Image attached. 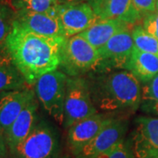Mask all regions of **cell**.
I'll list each match as a JSON object with an SVG mask.
<instances>
[{"mask_svg": "<svg viewBox=\"0 0 158 158\" xmlns=\"http://www.w3.org/2000/svg\"><path fill=\"white\" fill-rule=\"evenodd\" d=\"M65 40L62 36L34 34L15 24L6 47L27 84L32 86L41 76L59 68Z\"/></svg>", "mask_w": 158, "mask_h": 158, "instance_id": "cell-1", "label": "cell"}, {"mask_svg": "<svg viewBox=\"0 0 158 158\" xmlns=\"http://www.w3.org/2000/svg\"><path fill=\"white\" fill-rule=\"evenodd\" d=\"M86 78L91 99L98 113H129L140 106L141 83L129 70H93Z\"/></svg>", "mask_w": 158, "mask_h": 158, "instance_id": "cell-2", "label": "cell"}, {"mask_svg": "<svg viewBox=\"0 0 158 158\" xmlns=\"http://www.w3.org/2000/svg\"><path fill=\"white\" fill-rule=\"evenodd\" d=\"M60 150L58 129L48 120L40 118L29 135L10 153L13 158H59Z\"/></svg>", "mask_w": 158, "mask_h": 158, "instance_id": "cell-3", "label": "cell"}, {"mask_svg": "<svg viewBox=\"0 0 158 158\" xmlns=\"http://www.w3.org/2000/svg\"><path fill=\"white\" fill-rule=\"evenodd\" d=\"M99 53L80 34L66 38L58 69L68 77H84L95 70L99 63Z\"/></svg>", "mask_w": 158, "mask_h": 158, "instance_id": "cell-4", "label": "cell"}, {"mask_svg": "<svg viewBox=\"0 0 158 158\" xmlns=\"http://www.w3.org/2000/svg\"><path fill=\"white\" fill-rule=\"evenodd\" d=\"M68 77L57 69L41 76L34 85L37 99L51 118L62 126L64 120V100Z\"/></svg>", "mask_w": 158, "mask_h": 158, "instance_id": "cell-5", "label": "cell"}, {"mask_svg": "<svg viewBox=\"0 0 158 158\" xmlns=\"http://www.w3.org/2000/svg\"><path fill=\"white\" fill-rule=\"evenodd\" d=\"M98 113L92 102L90 86L85 77H69L64 100L63 127Z\"/></svg>", "mask_w": 158, "mask_h": 158, "instance_id": "cell-6", "label": "cell"}, {"mask_svg": "<svg viewBox=\"0 0 158 158\" xmlns=\"http://www.w3.org/2000/svg\"><path fill=\"white\" fill-rule=\"evenodd\" d=\"M131 27L114 34L98 50L100 61L95 70L106 69H126L135 43Z\"/></svg>", "mask_w": 158, "mask_h": 158, "instance_id": "cell-7", "label": "cell"}, {"mask_svg": "<svg viewBox=\"0 0 158 158\" xmlns=\"http://www.w3.org/2000/svg\"><path fill=\"white\" fill-rule=\"evenodd\" d=\"M129 127V121L127 117H113L91 141L86 144L76 158H96L102 153L122 141Z\"/></svg>", "mask_w": 158, "mask_h": 158, "instance_id": "cell-8", "label": "cell"}, {"mask_svg": "<svg viewBox=\"0 0 158 158\" xmlns=\"http://www.w3.org/2000/svg\"><path fill=\"white\" fill-rule=\"evenodd\" d=\"M56 15L66 38L83 33L98 19L89 2L60 4Z\"/></svg>", "mask_w": 158, "mask_h": 158, "instance_id": "cell-9", "label": "cell"}, {"mask_svg": "<svg viewBox=\"0 0 158 158\" xmlns=\"http://www.w3.org/2000/svg\"><path fill=\"white\" fill-rule=\"evenodd\" d=\"M131 142L135 158H158V118H136Z\"/></svg>", "mask_w": 158, "mask_h": 158, "instance_id": "cell-10", "label": "cell"}, {"mask_svg": "<svg viewBox=\"0 0 158 158\" xmlns=\"http://www.w3.org/2000/svg\"><path fill=\"white\" fill-rule=\"evenodd\" d=\"M112 118L106 113H97L70 126L67 133V143L74 156L88 144Z\"/></svg>", "mask_w": 158, "mask_h": 158, "instance_id": "cell-11", "label": "cell"}, {"mask_svg": "<svg viewBox=\"0 0 158 158\" xmlns=\"http://www.w3.org/2000/svg\"><path fill=\"white\" fill-rule=\"evenodd\" d=\"M35 98V91L29 87L0 92V133L2 135Z\"/></svg>", "mask_w": 158, "mask_h": 158, "instance_id": "cell-12", "label": "cell"}, {"mask_svg": "<svg viewBox=\"0 0 158 158\" xmlns=\"http://www.w3.org/2000/svg\"><path fill=\"white\" fill-rule=\"evenodd\" d=\"M38 109L39 100L35 98L23 109L13 123L3 134L10 152L29 135L38 123L40 119Z\"/></svg>", "mask_w": 158, "mask_h": 158, "instance_id": "cell-13", "label": "cell"}, {"mask_svg": "<svg viewBox=\"0 0 158 158\" xmlns=\"http://www.w3.org/2000/svg\"><path fill=\"white\" fill-rule=\"evenodd\" d=\"M15 24L34 34L48 37H65L60 20L53 12H16Z\"/></svg>", "mask_w": 158, "mask_h": 158, "instance_id": "cell-14", "label": "cell"}, {"mask_svg": "<svg viewBox=\"0 0 158 158\" xmlns=\"http://www.w3.org/2000/svg\"><path fill=\"white\" fill-rule=\"evenodd\" d=\"M91 6L98 19H118L132 26L141 19L132 0H98Z\"/></svg>", "mask_w": 158, "mask_h": 158, "instance_id": "cell-15", "label": "cell"}, {"mask_svg": "<svg viewBox=\"0 0 158 158\" xmlns=\"http://www.w3.org/2000/svg\"><path fill=\"white\" fill-rule=\"evenodd\" d=\"M131 26L132 25L118 19H97L89 28L79 34L87 40L97 49H99L114 34Z\"/></svg>", "mask_w": 158, "mask_h": 158, "instance_id": "cell-16", "label": "cell"}, {"mask_svg": "<svg viewBox=\"0 0 158 158\" xmlns=\"http://www.w3.org/2000/svg\"><path fill=\"white\" fill-rule=\"evenodd\" d=\"M29 87L6 45L0 47V92Z\"/></svg>", "mask_w": 158, "mask_h": 158, "instance_id": "cell-17", "label": "cell"}, {"mask_svg": "<svg viewBox=\"0 0 158 158\" xmlns=\"http://www.w3.org/2000/svg\"><path fill=\"white\" fill-rule=\"evenodd\" d=\"M126 69L129 70L140 83H147L158 74V56L142 52L135 47Z\"/></svg>", "mask_w": 158, "mask_h": 158, "instance_id": "cell-18", "label": "cell"}, {"mask_svg": "<svg viewBox=\"0 0 158 158\" xmlns=\"http://www.w3.org/2000/svg\"><path fill=\"white\" fill-rule=\"evenodd\" d=\"M16 12H53L56 14L58 0H8Z\"/></svg>", "mask_w": 158, "mask_h": 158, "instance_id": "cell-19", "label": "cell"}, {"mask_svg": "<svg viewBox=\"0 0 158 158\" xmlns=\"http://www.w3.org/2000/svg\"><path fill=\"white\" fill-rule=\"evenodd\" d=\"M141 110L158 115V74L141 86Z\"/></svg>", "mask_w": 158, "mask_h": 158, "instance_id": "cell-20", "label": "cell"}, {"mask_svg": "<svg viewBox=\"0 0 158 158\" xmlns=\"http://www.w3.org/2000/svg\"><path fill=\"white\" fill-rule=\"evenodd\" d=\"M16 11L8 0H0V47L6 45L8 36L14 28Z\"/></svg>", "mask_w": 158, "mask_h": 158, "instance_id": "cell-21", "label": "cell"}, {"mask_svg": "<svg viewBox=\"0 0 158 158\" xmlns=\"http://www.w3.org/2000/svg\"><path fill=\"white\" fill-rule=\"evenodd\" d=\"M135 47L137 49L158 56V40L148 34L143 27L135 26L132 29Z\"/></svg>", "mask_w": 158, "mask_h": 158, "instance_id": "cell-22", "label": "cell"}, {"mask_svg": "<svg viewBox=\"0 0 158 158\" xmlns=\"http://www.w3.org/2000/svg\"><path fill=\"white\" fill-rule=\"evenodd\" d=\"M96 158H135L131 140L123 139Z\"/></svg>", "mask_w": 158, "mask_h": 158, "instance_id": "cell-23", "label": "cell"}, {"mask_svg": "<svg viewBox=\"0 0 158 158\" xmlns=\"http://www.w3.org/2000/svg\"><path fill=\"white\" fill-rule=\"evenodd\" d=\"M142 25L148 34L158 40V11L144 16Z\"/></svg>", "mask_w": 158, "mask_h": 158, "instance_id": "cell-24", "label": "cell"}, {"mask_svg": "<svg viewBox=\"0 0 158 158\" xmlns=\"http://www.w3.org/2000/svg\"><path fill=\"white\" fill-rule=\"evenodd\" d=\"M134 6L142 16L156 11V0H132Z\"/></svg>", "mask_w": 158, "mask_h": 158, "instance_id": "cell-25", "label": "cell"}, {"mask_svg": "<svg viewBox=\"0 0 158 158\" xmlns=\"http://www.w3.org/2000/svg\"><path fill=\"white\" fill-rule=\"evenodd\" d=\"M7 151H8V148L6 145L4 135L0 133V158L7 157Z\"/></svg>", "mask_w": 158, "mask_h": 158, "instance_id": "cell-26", "label": "cell"}, {"mask_svg": "<svg viewBox=\"0 0 158 158\" xmlns=\"http://www.w3.org/2000/svg\"><path fill=\"white\" fill-rule=\"evenodd\" d=\"M88 2V0H58L59 4H67V3H77V2Z\"/></svg>", "mask_w": 158, "mask_h": 158, "instance_id": "cell-27", "label": "cell"}, {"mask_svg": "<svg viewBox=\"0 0 158 158\" xmlns=\"http://www.w3.org/2000/svg\"><path fill=\"white\" fill-rule=\"evenodd\" d=\"M98 0H88V2L90 3V6H92V5H94L95 3H97Z\"/></svg>", "mask_w": 158, "mask_h": 158, "instance_id": "cell-28", "label": "cell"}, {"mask_svg": "<svg viewBox=\"0 0 158 158\" xmlns=\"http://www.w3.org/2000/svg\"><path fill=\"white\" fill-rule=\"evenodd\" d=\"M156 11H158V0H156Z\"/></svg>", "mask_w": 158, "mask_h": 158, "instance_id": "cell-29", "label": "cell"}, {"mask_svg": "<svg viewBox=\"0 0 158 158\" xmlns=\"http://www.w3.org/2000/svg\"><path fill=\"white\" fill-rule=\"evenodd\" d=\"M62 158H68V157H62Z\"/></svg>", "mask_w": 158, "mask_h": 158, "instance_id": "cell-30", "label": "cell"}]
</instances>
